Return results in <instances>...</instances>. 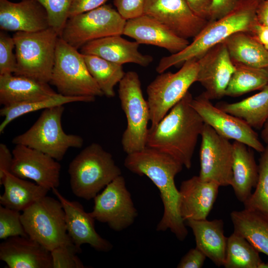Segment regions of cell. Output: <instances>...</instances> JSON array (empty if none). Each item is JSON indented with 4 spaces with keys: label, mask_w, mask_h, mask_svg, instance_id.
<instances>
[{
    "label": "cell",
    "mask_w": 268,
    "mask_h": 268,
    "mask_svg": "<svg viewBox=\"0 0 268 268\" xmlns=\"http://www.w3.org/2000/svg\"><path fill=\"white\" fill-rule=\"evenodd\" d=\"M124 165L134 174L147 176L159 191L164 211L156 230L169 229L178 240H184L188 232L179 214L180 194L175 183V176L182 170L183 164L164 152L146 146L127 154Z\"/></svg>",
    "instance_id": "1"
},
{
    "label": "cell",
    "mask_w": 268,
    "mask_h": 268,
    "mask_svg": "<svg viewBox=\"0 0 268 268\" xmlns=\"http://www.w3.org/2000/svg\"><path fill=\"white\" fill-rule=\"evenodd\" d=\"M193 97L188 91L155 126L149 129L146 146L164 152L187 169L204 123L192 107Z\"/></svg>",
    "instance_id": "2"
},
{
    "label": "cell",
    "mask_w": 268,
    "mask_h": 268,
    "mask_svg": "<svg viewBox=\"0 0 268 268\" xmlns=\"http://www.w3.org/2000/svg\"><path fill=\"white\" fill-rule=\"evenodd\" d=\"M260 0H238L235 7L224 16L208 21L193 41L182 51L163 57L156 70L158 73L183 64L192 59H198L213 46L222 43L231 35L240 31L250 33L257 21L256 11Z\"/></svg>",
    "instance_id": "3"
},
{
    "label": "cell",
    "mask_w": 268,
    "mask_h": 268,
    "mask_svg": "<svg viewBox=\"0 0 268 268\" xmlns=\"http://www.w3.org/2000/svg\"><path fill=\"white\" fill-rule=\"evenodd\" d=\"M68 173L73 194L86 200L94 199L122 174L112 154L95 142L87 146L72 159Z\"/></svg>",
    "instance_id": "4"
},
{
    "label": "cell",
    "mask_w": 268,
    "mask_h": 268,
    "mask_svg": "<svg viewBox=\"0 0 268 268\" xmlns=\"http://www.w3.org/2000/svg\"><path fill=\"white\" fill-rule=\"evenodd\" d=\"M17 60L14 74L49 83L59 35L52 28L35 32H15Z\"/></svg>",
    "instance_id": "5"
},
{
    "label": "cell",
    "mask_w": 268,
    "mask_h": 268,
    "mask_svg": "<svg viewBox=\"0 0 268 268\" xmlns=\"http://www.w3.org/2000/svg\"><path fill=\"white\" fill-rule=\"evenodd\" d=\"M64 110V105L43 110L34 124L14 137L12 142L27 146L61 161L69 148H81L83 144L81 136L64 132L62 125Z\"/></svg>",
    "instance_id": "6"
},
{
    "label": "cell",
    "mask_w": 268,
    "mask_h": 268,
    "mask_svg": "<svg viewBox=\"0 0 268 268\" xmlns=\"http://www.w3.org/2000/svg\"><path fill=\"white\" fill-rule=\"evenodd\" d=\"M49 83L58 93L66 96L96 98L104 95L90 74L83 55L60 37Z\"/></svg>",
    "instance_id": "7"
},
{
    "label": "cell",
    "mask_w": 268,
    "mask_h": 268,
    "mask_svg": "<svg viewBox=\"0 0 268 268\" xmlns=\"http://www.w3.org/2000/svg\"><path fill=\"white\" fill-rule=\"evenodd\" d=\"M118 93L127 121L121 143L124 151L128 154L141 150L146 146L149 110L136 72L130 71L125 73L119 82Z\"/></svg>",
    "instance_id": "8"
},
{
    "label": "cell",
    "mask_w": 268,
    "mask_h": 268,
    "mask_svg": "<svg viewBox=\"0 0 268 268\" xmlns=\"http://www.w3.org/2000/svg\"><path fill=\"white\" fill-rule=\"evenodd\" d=\"M21 221L28 236L50 252L71 239L59 200L42 197L22 211Z\"/></svg>",
    "instance_id": "9"
},
{
    "label": "cell",
    "mask_w": 268,
    "mask_h": 268,
    "mask_svg": "<svg viewBox=\"0 0 268 268\" xmlns=\"http://www.w3.org/2000/svg\"><path fill=\"white\" fill-rule=\"evenodd\" d=\"M197 59L185 61L177 72H162L148 85L147 103L151 127L157 125L197 81Z\"/></svg>",
    "instance_id": "10"
},
{
    "label": "cell",
    "mask_w": 268,
    "mask_h": 268,
    "mask_svg": "<svg viewBox=\"0 0 268 268\" xmlns=\"http://www.w3.org/2000/svg\"><path fill=\"white\" fill-rule=\"evenodd\" d=\"M126 21L117 10L105 4L69 17L59 37L78 50L91 41L123 35Z\"/></svg>",
    "instance_id": "11"
},
{
    "label": "cell",
    "mask_w": 268,
    "mask_h": 268,
    "mask_svg": "<svg viewBox=\"0 0 268 268\" xmlns=\"http://www.w3.org/2000/svg\"><path fill=\"white\" fill-rule=\"evenodd\" d=\"M93 199L91 215L95 220L107 224L114 231L127 228L134 223L138 215L122 175L107 185Z\"/></svg>",
    "instance_id": "12"
},
{
    "label": "cell",
    "mask_w": 268,
    "mask_h": 268,
    "mask_svg": "<svg viewBox=\"0 0 268 268\" xmlns=\"http://www.w3.org/2000/svg\"><path fill=\"white\" fill-rule=\"evenodd\" d=\"M199 176L220 187L231 186L232 181L233 145L229 140L204 123L201 135Z\"/></svg>",
    "instance_id": "13"
},
{
    "label": "cell",
    "mask_w": 268,
    "mask_h": 268,
    "mask_svg": "<svg viewBox=\"0 0 268 268\" xmlns=\"http://www.w3.org/2000/svg\"><path fill=\"white\" fill-rule=\"evenodd\" d=\"M192 107L204 123L228 139L244 143L252 149L262 152L265 148L257 133L242 119L214 106L203 92L191 101Z\"/></svg>",
    "instance_id": "14"
},
{
    "label": "cell",
    "mask_w": 268,
    "mask_h": 268,
    "mask_svg": "<svg viewBox=\"0 0 268 268\" xmlns=\"http://www.w3.org/2000/svg\"><path fill=\"white\" fill-rule=\"evenodd\" d=\"M144 14L186 39L195 38L208 22L196 15L185 0H145Z\"/></svg>",
    "instance_id": "15"
},
{
    "label": "cell",
    "mask_w": 268,
    "mask_h": 268,
    "mask_svg": "<svg viewBox=\"0 0 268 268\" xmlns=\"http://www.w3.org/2000/svg\"><path fill=\"white\" fill-rule=\"evenodd\" d=\"M10 173L22 178L33 180L49 190L60 184L61 166L48 154L22 144H15L12 151Z\"/></svg>",
    "instance_id": "16"
},
{
    "label": "cell",
    "mask_w": 268,
    "mask_h": 268,
    "mask_svg": "<svg viewBox=\"0 0 268 268\" xmlns=\"http://www.w3.org/2000/svg\"><path fill=\"white\" fill-rule=\"evenodd\" d=\"M197 81L204 88L210 100L220 99L225 91L235 66L223 42L211 48L198 59Z\"/></svg>",
    "instance_id": "17"
},
{
    "label": "cell",
    "mask_w": 268,
    "mask_h": 268,
    "mask_svg": "<svg viewBox=\"0 0 268 268\" xmlns=\"http://www.w3.org/2000/svg\"><path fill=\"white\" fill-rule=\"evenodd\" d=\"M60 201L65 213L67 230L75 245L87 244L100 252H108L113 248L112 244L102 237L95 228V219L90 212H86L83 206L77 201H70L65 198L57 189L51 190Z\"/></svg>",
    "instance_id": "18"
},
{
    "label": "cell",
    "mask_w": 268,
    "mask_h": 268,
    "mask_svg": "<svg viewBox=\"0 0 268 268\" xmlns=\"http://www.w3.org/2000/svg\"><path fill=\"white\" fill-rule=\"evenodd\" d=\"M220 186L194 176L183 181L179 191V212L185 222L206 219L218 196Z\"/></svg>",
    "instance_id": "19"
},
{
    "label": "cell",
    "mask_w": 268,
    "mask_h": 268,
    "mask_svg": "<svg viewBox=\"0 0 268 268\" xmlns=\"http://www.w3.org/2000/svg\"><path fill=\"white\" fill-rule=\"evenodd\" d=\"M47 12L35 0L13 2L0 0V28L12 32H35L50 28Z\"/></svg>",
    "instance_id": "20"
},
{
    "label": "cell",
    "mask_w": 268,
    "mask_h": 268,
    "mask_svg": "<svg viewBox=\"0 0 268 268\" xmlns=\"http://www.w3.org/2000/svg\"><path fill=\"white\" fill-rule=\"evenodd\" d=\"M123 35L134 39L138 44L151 45L165 49L171 54L180 52L190 44L156 19L143 14L128 19Z\"/></svg>",
    "instance_id": "21"
},
{
    "label": "cell",
    "mask_w": 268,
    "mask_h": 268,
    "mask_svg": "<svg viewBox=\"0 0 268 268\" xmlns=\"http://www.w3.org/2000/svg\"><path fill=\"white\" fill-rule=\"evenodd\" d=\"M0 260L9 268H53L51 252L29 237L4 239L0 244Z\"/></svg>",
    "instance_id": "22"
},
{
    "label": "cell",
    "mask_w": 268,
    "mask_h": 268,
    "mask_svg": "<svg viewBox=\"0 0 268 268\" xmlns=\"http://www.w3.org/2000/svg\"><path fill=\"white\" fill-rule=\"evenodd\" d=\"M136 41H130L121 35L110 36L89 42L80 49L84 55H92L110 62L122 65L134 63L142 67L148 66L153 61L150 55L138 51Z\"/></svg>",
    "instance_id": "23"
},
{
    "label": "cell",
    "mask_w": 268,
    "mask_h": 268,
    "mask_svg": "<svg viewBox=\"0 0 268 268\" xmlns=\"http://www.w3.org/2000/svg\"><path fill=\"white\" fill-rule=\"evenodd\" d=\"M49 83L14 74L0 75V104L8 107L57 94Z\"/></svg>",
    "instance_id": "24"
},
{
    "label": "cell",
    "mask_w": 268,
    "mask_h": 268,
    "mask_svg": "<svg viewBox=\"0 0 268 268\" xmlns=\"http://www.w3.org/2000/svg\"><path fill=\"white\" fill-rule=\"evenodd\" d=\"M193 232L196 247L217 267L223 266L227 237L224 234L222 219L190 220L185 222Z\"/></svg>",
    "instance_id": "25"
},
{
    "label": "cell",
    "mask_w": 268,
    "mask_h": 268,
    "mask_svg": "<svg viewBox=\"0 0 268 268\" xmlns=\"http://www.w3.org/2000/svg\"><path fill=\"white\" fill-rule=\"evenodd\" d=\"M232 186L237 199L244 203L255 188L259 176L258 165L254 153L247 145L234 141Z\"/></svg>",
    "instance_id": "26"
},
{
    "label": "cell",
    "mask_w": 268,
    "mask_h": 268,
    "mask_svg": "<svg viewBox=\"0 0 268 268\" xmlns=\"http://www.w3.org/2000/svg\"><path fill=\"white\" fill-rule=\"evenodd\" d=\"M0 185H3L4 189L3 194L0 196V204L19 211H23L37 201L47 196L50 191L10 172L5 174Z\"/></svg>",
    "instance_id": "27"
},
{
    "label": "cell",
    "mask_w": 268,
    "mask_h": 268,
    "mask_svg": "<svg viewBox=\"0 0 268 268\" xmlns=\"http://www.w3.org/2000/svg\"><path fill=\"white\" fill-rule=\"evenodd\" d=\"M222 42L234 65L268 68V51L249 33L237 32Z\"/></svg>",
    "instance_id": "28"
},
{
    "label": "cell",
    "mask_w": 268,
    "mask_h": 268,
    "mask_svg": "<svg viewBox=\"0 0 268 268\" xmlns=\"http://www.w3.org/2000/svg\"><path fill=\"white\" fill-rule=\"evenodd\" d=\"M234 231L244 237L259 252L268 256V213L244 209L230 213Z\"/></svg>",
    "instance_id": "29"
},
{
    "label": "cell",
    "mask_w": 268,
    "mask_h": 268,
    "mask_svg": "<svg viewBox=\"0 0 268 268\" xmlns=\"http://www.w3.org/2000/svg\"><path fill=\"white\" fill-rule=\"evenodd\" d=\"M215 106L242 119L252 128L262 129L268 119V84L259 93L241 101L220 102Z\"/></svg>",
    "instance_id": "30"
},
{
    "label": "cell",
    "mask_w": 268,
    "mask_h": 268,
    "mask_svg": "<svg viewBox=\"0 0 268 268\" xmlns=\"http://www.w3.org/2000/svg\"><path fill=\"white\" fill-rule=\"evenodd\" d=\"M96 98L85 97H69L61 94L50 97L28 102L20 103L8 107H2L0 115L4 117L0 125V134H2L6 127L12 121L24 115L38 110L64 105L73 102H92Z\"/></svg>",
    "instance_id": "31"
},
{
    "label": "cell",
    "mask_w": 268,
    "mask_h": 268,
    "mask_svg": "<svg viewBox=\"0 0 268 268\" xmlns=\"http://www.w3.org/2000/svg\"><path fill=\"white\" fill-rule=\"evenodd\" d=\"M83 55L88 70L104 94L108 98L115 96L114 87L125 74L122 65L98 56Z\"/></svg>",
    "instance_id": "32"
},
{
    "label": "cell",
    "mask_w": 268,
    "mask_h": 268,
    "mask_svg": "<svg viewBox=\"0 0 268 268\" xmlns=\"http://www.w3.org/2000/svg\"><path fill=\"white\" fill-rule=\"evenodd\" d=\"M225 91V96L237 97L249 92L261 90L268 84V68H258L235 65Z\"/></svg>",
    "instance_id": "33"
},
{
    "label": "cell",
    "mask_w": 268,
    "mask_h": 268,
    "mask_svg": "<svg viewBox=\"0 0 268 268\" xmlns=\"http://www.w3.org/2000/svg\"><path fill=\"white\" fill-rule=\"evenodd\" d=\"M259 253L244 237L234 231L227 237L223 267L225 268H258L263 262Z\"/></svg>",
    "instance_id": "34"
},
{
    "label": "cell",
    "mask_w": 268,
    "mask_h": 268,
    "mask_svg": "<svg viewBox=\"0 0 268 268\" xmlns=\"http://www.w3.org/2000/svg\"><path fill=\"white\" fill-rule=\"evenodd\" d=\"M255 190L244 203V209L268 213V144L262 152Z\"/></svg>",
    "instance_id": "35"
},
{
    "label": "cell",
    "mask_w": 268,
    "mask_h": 268,
    "mask_svg": "<svg viewBox=\"0 0 268 268\" xmlns=\"http://www.w3.org/2000/svg\"><path fill=\"white\" fill-rule=\"evenodd\" d=\"M46 9L50 27L59 36L69 18V9L73 0H35Z\"/></svg>",
    "instance_id": "36"
},
{
    "label": "cell",
    "mask_w": 268,
    "mask_h": 268,
    "mask_svg": "<svg viewBox=\"0 0 268 268\" xmlns=\"http://www.w3.org/2000/svg\"><path fill=\"white\" fill-rule=\"evenodd\" d=\"M81 252V248L77 247L71 239L51 251L53 268H85L77 255Z\"/></svg>",
    "instance_id": "37"
},
{
    "label": "cell",
    "mask_w": 268,
    "mask_h": 268,
    "mask_svg": "<svg viewBox=\"0 0 268 268\" xmlns=\"http://www.w3.org/2000/svg\"><path fill=\"white\" fill-rule=\"evenodd\" d=\"M16 236L29 237L21 221L20 211L0 206V239Z\"/></svg>",
    "instance_id": "38"
},
{
    "label": "cell",
    "mask_w": 268,
    "mask_h": 268,
    "mask_svg": "<svg viewBox=\"0 0 268 268\" xmlns=\"http://www.w3.org/2000/svg\"><path fill=\"white\" fill-rule=\"evenodd\" d=\"M15 42L13 37H10L3 30L0 32V75L14 74L17 60L13 53Z\"/></svg>",
    "instance_id": "39"
},
{
    "label": "cell",
    "mask_w": 268,
    "mask_h": 268,
    "mask_svg": "<svg viewBox=\"0 0 268 268\" xmlns=\"http://www.w3.org/2000/svg\"><path fill=\"white\" fill-rule=\"evenodd\" d=\"M145 0H114V4L120 14L126 20L144 14Z\"/></svg>",
    "instance_id": "40"
},
{
    "label": "cell",
    "mask_w": 268,
    "mask_h": 268,
    "mask_svg": "<svg viewBox=\"0 0 268 268\" xmlns=\"http://www.w3.org/2000/svg\"><path fill=\"white\" fill-rule=\"evenodd\" d=\"M206 256L196 247L190 249L181 259L177 267L178 268H202Z\"/></svg>",
    "instance_id": "41"
},
{
    "label": "cell",
    "mask_w": 268,
    "mask_h": 268,
    "mask_svg": "<svg viewBox=\"0 0 268 268\" xmlns=\"http://www.w3.org/2000/svg\"><path fill=\"white\" fill-rule=\"evenodd\" d=\"M238 0H212L208 21L219 19L230 12L236 6Z\"/></svg>",
    "instance_id": "42"
},
{
    "label": "cell",
    "mask_w": 268,
    "mask_h": 268,
    "mask_svg": "<svg viewBox=\"0 0 268 268\" xmlns=\"http://www.w3.org/2000/svg\"><path fill=\"white\" fill-rule=\"evenodd\" d=\"M109 0H73L69 17L81 14L100 7Z\"/></svg>",
    "instance_id": "43"
},
{
    "label": "cell",
    "mask_w": 268,
    "mask_h": 268,
    "mask_svg": "<svg viewBox=\"0 0 268 268\" xmlns=\"http://www.w3.org/2000/svg\"><path fill=\"white\" fill-rule=\"evenodd\" d=\"M13 162V154L7 145L3 143H0V185L5 175L10 172Z\"/></svg>",
    "instance_id": "44"
},
{
    "label": "cell",
    "mask_w": 268,
    "mask_h": 268,
    "mask_svg": "<svg viewBox=\"0 0 268 268\" xmlns=\"http://www.w3.org/2000/svg\"><path fill=\"white\" fill-rule=\"evenodd\" d=\"M185 1L196 15L208 21L212 0H185Z\"/></svg>",
    "instance_id": "45"
},
{
    "label": "cell",
    "mask_w": 268,
    "mask_h": 268,
    "mask_svg": "<svg viewBox=\"0 0 268 268\" xmlns=\"http://www.w3.org/2000/svg\"><path fill=\"white\" fill-rule=\"evenodd\" d=\"M268 51V26L257 21L249 33Z\"/></svg>",
    "instance_id": "46"
},
{
    "label": "cell",
    "mask_w": 268,
    "mask_h": 268,
    "mask_svg": "<svg viewBox=\"0 0 268 268\" xmlns=\"http://www.w3.org/2000/svg\"><path fill=\"white\" fill-rule=\"evenodd\" d=\"M256 18L259 23L268 26V0H260L256 11Z\"/></svg>",
    "instance_id": "47"
},
{
    "label": "cell",
    "mask_w": 268,
    "mask_h": 268,
    "mask_svg": "<svg viewBox=\"0 0 268 268\" xmlns=\"http://www.w3.org/2000/svg\"><path fill=\"white\" fill-rule=\"evenodd\" d=\"M261 136L263 140L267 144H268V119L262 129Z\"/></svg>",
    "instance_id": "48"
},
{
    "label": "cell",
    "mask_w": 268,
    "mask_h": 268,
    "mask_svg": "<svg viewBox=\"0 0 268 268\" xmlns=\"http://www.w3.org/2000/svg\"><path fill=\"white\" fill-rule=\"evenodd\" d=\"M258 268H268V262H262L259 265Z\"/></svg>",
    "instance_id": "49"
},
{
    "label": "cell",
    "mask_w": 268,
    "mask_h": 268,
    "mask_svg": "<svg viewBox=\"0 0 268 268\" xmlns=\"http://www.w3.org/2000/svg\"></svg>",
    "instance_id": "50"
}]
</instances>
